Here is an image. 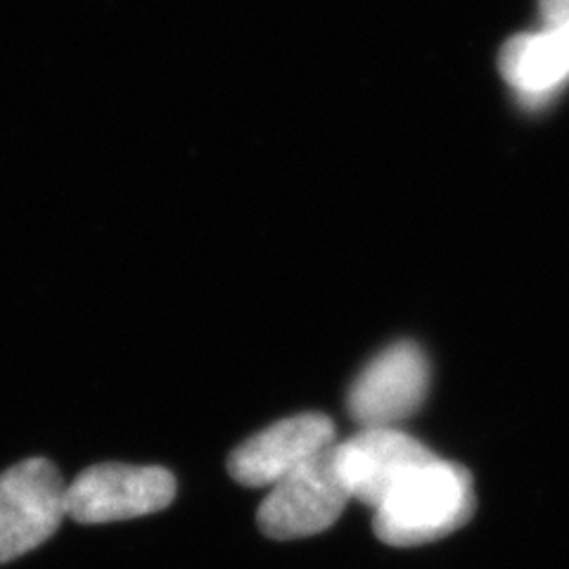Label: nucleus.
<instances>
[{"instance_id": "4", "label": "nucleus", "mask_w": 569, "mask_h": 569, "mask_svg": "<svg viewBox=\"0 0 569 569\" xmlns=\"http://www.w3.org/2000/svg\"><path fill=\"white\" fill-rule=\"evenodd\" d=\"M67 485L48 458H27L0 472V565L46 543L67 518Z\"/></svg>"}, {"instance_id": "1", "label": "nucleus", "mask_w": 569, "mask_h": 569, "mask_svg": "<svg viewBox=\"0 0 569 569\" xmlns=\"http://www.w3.org/2000/svg\"><path fill=\"white\" fill-rule=\"evenodd\" d=\"M475 512L472 477L456 462L432 458L406 475L372 515L376 537L413 548L449 537Z\"/></svg>"}, {"instance_id": "6", "label": "nucleus", "mask_w": 569, "mask_h": 569, "mask_svg": "<svg viewBox=\"0 0 569 569\" xmlns=\"http://www.w3.org/2000/svg\"><path fill=\"white\" fill-rule=\"evenodd\" d=\"M335 458L351 501L376 510L406 475L437 456L397 427H361L335 443Z\"/></svg>"}, {"instance_id": "2", "label": "nucleus", "mask_w": 569, "mask_h": 569, "mask_svg": "<svg viewBox=\"0 0 569 569\" xmlns=\"http://www.w3.org/2000/svg\"><path fill=\"white\" fill-rule=\"evenodd\" d=\"M335 443L266 493L257 512L261 533L276 541L307 539L342 518L351 498L337 470Z\"/></svg>"}, {"instance_id": "5", "label": "nucleus", "mask_w": 569, "mask_h": 569, "mask_svg": "<svg viewBox=\"0 0 569 569\" xmlns=\"http://www.w3.org/2000/svg\"><path fill=\"white\" fill-rule=\"evenodd\" d=\"M430 387V361L416 342L382 349L349 387L347 411L361 427H397L413 416Z\"/></svg>"}, {"instance_id": "8", "label": "nucleus", "mask_w": 569, "mask_h": 569, "mask_svg": "<svg viewBox=\"0 0 569 569\" xmlns=\"http://www.w3.org/2000/svg\"><path fill=\"white\" fill-rule=\"evenodd\" d=\"M498 69L529 104L560 91L569 81V10L539 31L512 36L498 52Z\"/></svg>"}, {"instance_id": "9", "label": "nucleus", "mask_w": 569, "mask_h": 569, "mask_svg": "<svg viewBox=\"0 0 569 569\" xmlns=\"http://www.w3.org/2000/svg\"><path fill=\"white\" fill-rule=\"evenodd\" d=\"M565 10H569V0H541V17L543 22L556 20Z\"/></svg>"}, {"instance_id": "3", "label": "nucleus", "mask_w": 569, "mask_h": 569, "mask_svg": "<svg viewBox=\"0 0 569 569\" xmlns=\"http://www.w3.org/2000/svg\"><path fill=\"white\" fill-rule=\"evenodd\" d=\"M176 498V477L157 466L100 462L67 485V518L79 525L121 522L164 510Z\"/></svg>"}, {"instance_id": "7", "label": "nucleus", "mask_w": 569, "mask_h": 569, "mask_svg": "<svg viewBox=\"0 0 569 569\" xmlns=\"http://www.w3.org/2000/svg\"><path fill=\"white\" fill-rule=\"evenodd\" d=\"M337 441L335 422L323 413L282 418L242 441L228 456V472L249 489H271Z\"/></svg>"}]
</instances>
